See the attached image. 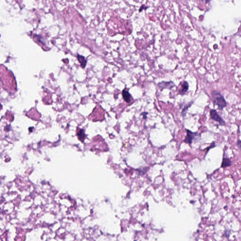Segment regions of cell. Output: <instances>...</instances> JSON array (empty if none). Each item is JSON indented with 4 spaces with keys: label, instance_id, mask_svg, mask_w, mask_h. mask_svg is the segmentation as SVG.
Returning a JSON list of instances; mask_svg holds the SVG:
<instances>
[{
    "label": "cell",
    "instance_id": "cell-9",
    "mask_svg": "<svg viewBox=\"0 0 241 241\" xmlns=\"http://www.w3.org/2000/svg\"><path fill=\"white\" fill-rule=\"evenodd\" d=\"M78 136L79 139L81 140V141H83L84 139H85V133H84V130H79L78 132Z\"/></svg>",
    "mask_w": 241,
    "mask_h": 241
},
{
    "label": "cell",
    "instance_id": "cell-8",
    "mask_svg": "<svg viewBox=\"0 0 241 241\" xmlns=\"http://www.w3.org/2000/svg\"><path fill=\"white\" fill-rule=\"evenodd\" d=\"M78 59L79 61L81 63V66L83 68H84L86 66V64L87 61L84 58V57L82 56L81 55H78Z\"/></svg>",
    "mask_w": 241,
    "mask_h": 241
},
{
    "label": "cell",
    "instance_id": "cell-1",
    "mask_svg": "<svg viewBox=\"0 0 241 241\" xmlns=\"http://www.w3.org/2000/svg\"><path fill=\"white\" fill-rule=\"evenodd\" d=\"M212 96L215 105H217L219 110H222L227 106V102L224 97L220 92L213 91L212 92Z\"/></svg>",
    "mask_w": 241,
    "mask_h": 241
},
{
    "label": "cell",
    "instance_id": "cell-10",
    "mask_svg": "<svg viewBox=\"0 0 241 241\" xmlns=\"http://www.w3.org/2000/svg\"><path fill=\"white\" fill-rule=\"evenodd\" d=\"M192 103H193V102H190V103H189V104L187 105L186 106H185V108H184V109H183V112H183V113H185V114L186 113L187 109H188V108H189L190 107L191 105L192 104Z\"/></svg>",
    "mask_w": 241,
    "mask_h": 241
},
{
    "label": "cell",
    "instance_id": "cell-12",
    "mask_svg": "<svg viewBox=\"0 0 241 241\" xmlns=\"http://www.w3.org/2000/svg\"><path fill=\"white\" fill-rule=\"evenodd\" d=\"M237 146L238 147V148L241 150V140H238L237 142Z\"/></svg>",
    "mask_w": 241,
    "mask_h": 241
},
{
    "label": "cell",
    "instance_id": "cell-2",
    "mask_svg": "<svg viewBox=\"0 0 241 241\" xmlns=\"http://www.w3.org/2000/svg\"><path fill=\"white\" fill-rule=\"evenodd\" d=\"M210 116L211 119L214 121L220 123V125L222 126L226 125V122L224 120L219 116L216 110L215 109H211L210 111Z\"/></svg>",
    "mask_w": 241,
    "mask_h": 241
},
{
    "label": "cell",
    "instance_id": "cell-7",
    "mask_svg": "<svg viewBox=\"0 0 241 241\" xmlns=\"http://www.w3.org/2000/svg\"><path fill=\"white\" fill-rule=\"evenodd\" d=\"M189 83L186 81H185L182 84L181 88L180 89V91H179V93H180V94L182 95H185L187 92L188 90H189Z\"/></svg>",
    "mask_w": 241,
    "mask_h": 241
},
{
    "label": "cell",
    "instance_id": "cell-5",
    "mask_svg": "<svg viewBox=\"0 0 241 241\" xmlns=\"http://www.w3.org/2000/svg\"><path fill=\"white\" fill-rule=\"evenodd\" d=\"M232 161L229 158L227 157H225L224 156L222 159V163H221V167L222 168H226L228 167H230L232 165Z\"/></svg>",
    "mask_w": 241,
    "mask_h": 241
},
{
    "label": "cell",
    "instance_id": "cell-6",
    "mask_svg": "<svg viewBox=\"0 0 241 241\" xmlns=\"http://www.w3.org/2000/svg\"><path fill=\"white\" fill-rule=\"evenodd\" d=\"M122 95L123 99L126 102H127V103H130L131 102V95L129 93L128 91L125 89L122 91Z\"/></svg>",
    "mask_w": 241,
    "mask_h": 241
},
{
    "label": "cell",
    "instance_id": "cell-11",
    "mask_svg": "<svg viewBox=\"0 0 241 241\" xmlns=\"http://www.w3.org/2000/svg\"><path fill=\"white\" fill-rule=\"evenodd\" d=\"M148 7H147V6L144 5H142L140 7V9H139V11L140 13V12H142V11L143 10H146L147 9H148Z\"/></svg>",
    "mask_w": 241,
    "mask_h": 241
},
{
    "label": "cell",
    "instance_id": "cell-3",
    "mask_svg": "<svg viewBox=\"0 0 241 241\" xmlns=\"http://www.w3.org/2000/svg\"><path fill=\"white\" fill-rule=\"evenodd\" d=\"M186 131L187 135L184 140V142L189 144H191L193 140L198 137L199 133H193L189 130H187Z\"/></svg>",
    "mask_w": 241,
    "mask_h": 241
},
{
    "label": "cell",
    "instance_id": "cell-4",
    "mask_svg": "<svg viewBox=\"0 0 241 241\" xmlns=\"http://www.w3.org/2000/svg\"><path fill=\"white\" fill-rule=\"evenodd\" d=\"M175 85L173 82L172 81L170 82H161L158 84V86L160 89H161V91L163 89H172L175 87Z\"/></svg>",
    "mask_w": 241,
    "mask_h": 241
}]
</instances>
